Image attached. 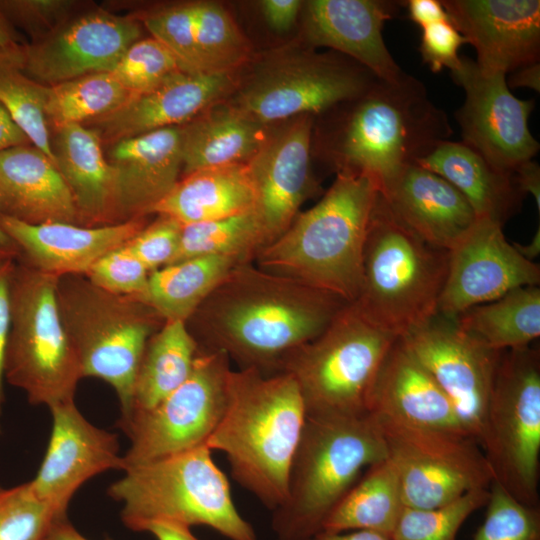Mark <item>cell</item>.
<instances>
[{
	"label": "cell",
	"instance_id": "c3c4849f",
	"mask_svg": "<svg viewBox=\"0 0 540 540\" xmlns=\"http://www.w3.org/2000/svg\"><path fill=\"white\" fill-rule=\"evenodd\" d=\"M464 44L467 40L450 21H444L422 28L419 51L432 72L438 73L444 68L452 71L460 64L458 51Z\"/></svg>",
	"mask_w": 540,
	"mask_h": 540
},
{
	"label": "cell",
	"instance_id": "4316f807",
	"mask_svg": "<svg viewBox=\"0 0 540 540\" xmlns=\"http://www.w3.org/2000/svg\"><path fill=\"white\" fill-rule=\"evenodd\" d=\"M367 413L411 427L468 435L447 395L400 338L381 365Z\"/></svg>",
	"mask_w": 540,
	"mask_h": 540
},
{
	"label": "cell",
	"instance_id": "603a6c76",
	"mask_svg": "<svg viewBox=\"0 0 540 540\" xmlns=\"http://www.w3.org/2000/svg\"><path fill=\"white\" fill-rule=\"evenodd\" d=\"M390 0H311L304 6L303 34L310 48L327 47L394 80L404 71L383 39V28L403 6Z\"/></svg>",
	"mask_w": 540,
	"mask_h": 540
},
{
	"label": "cell",
	"instance_id": "7bdbcfd3",
	"mask_svg": "<svg viewBox=\"0 0 540 540\" xmlns=\"http://www.w3.org/2000/svg\"><path fill=\"white\" fill-rule=\"evenodd\" d=\"M183 71L172 52L154 37L134 42L110 73L131 96L144 93Z\"/></svg>",
	"mask_w": 540,
	"mask_h": 540
},
{
	"label": "cell",
	"instance_id": "f546056e",
	"mask_svg": "<svg viewBox=\"0 0 540 540\" xmlns=\"http://www.w3.org/2000/svg\"><path fill=\"white\" fill-rule=\"evenodd\" d=\"M416 164L452 184L469 202L477 218H487L502 226L519 212L525 197L513 175L496 170L463 142L443 141Z\"/></svg>",
	"mask_w": 540,
	"mask_h": 540
},
{
	"label": "cell",
	"instance_id": "52a82bcc",
	"mask_svg": "<svg viewBox=\"0 0 540 540\" xmlns=\"http://www.w3.org/2000/svg\"><path fill=\"white\" fill-rule=\"evenodd\" d=\"M448 256L405 227L379 192L365 241L362 286L353 303L400 338L438 313Z\"/></svg>",
	"mask_w": 540,
	"mask_h": 540
},
{
	"label": "cell",
	"instance_id": "ba28073f",
	"mask_svg": "<svg viewBox=\"0 0 540 540\" xmlns=\"http://www.w3.org/2000/svg\"><path fill=\"white\" fill-rule=\"evenodd\" d=\"M56 296L82 377L109 384L120 403V418H125L146 344L165 321L134 296L107 292L84 275L59 277Z\"/></svg>",
	"mask_w": 540,
	"mask_h": 540
},
{
	"label": "cell",
	"instance_id": "8fae6325",
	"mask_svg": "<svg viewBox=\"0 0 540 540\" xmlns=\"http://www.w3.org/2000/svg\"><path fill=\"white\" fill-rule=\"evenodd\" d=\"M480 447L494 481L521 503L539 506V349L501 352Z\"/></svg>",
	"mask_w": 540,
	"mask_h": 540
},
{
	"label": "cell",
	"instance_id": "f1b7e54d",
	"mask_svg": "<svg viewBox=\"0 0 540 540\" xmlns=\"http://www.w3.org/2000/svg\"><path fill=\"white\" fill-rule=\"evenodd\" d=\"M51 150L74 200L78 225L121 223L114 174L98 134L80 124L53 129Z\"/></svg>",
	"mask_w": 540,
	"mask_h": 540
},
{
	"label": "cell",
	"instance_id": "d590c367",
	"mask_svg": "<svg viewBox=\"0 0 540 540\" xmlns=\"http://www.w3.org/2000/svg\"><path fill=\"white\" fill-rule=\"evenodd\" d=\"M458 326L495 351L530 346L540 336V289L516 288L455 317Z\"/></svg>",
	"mask_w": 540,
	"mask_h": 540
},
{
	"label": "cell",
	"instance_id": "6f0895ef",
	"mask_svg": "<svg viewBox=\"0 0 540 540\" xmlns=\"http://www.w3.org/2000/svg\"><path fill=\"white\" fill-rule=\"evenodd\" d=\"M310 540H390L388 537L371 531L325 532L320 531Z\"/></svg>",
	"mask_w": 540,
	"mask_h": 540
},
{
	"label": "cell",
	"instance_id": "ab89813d",
	"mask_svg": "<svg viewBox=\"0 0 540 540\" xmlns=\"http://www.w3.org/2000/svg\"><path fill=\"white\" fill-rule=\"evenodd\" d=\"M21 44L0 49V104L31 143L54 162L51 130L45 115L48 86L23 72Z\"/></svg>",
	"mask_w": 540,
	"mask_h": 540
},
{
	"label": "cell",
	"instance_id": "816d5d0a",
	"mask_svg": "<svg viewBox=\"0 0 540 540\" xmlns=\"http://www.w3.org/2000/svg\"><path fill=\"white\" fill-rule=\"evenodd\" d=\"M406 3L409 18L421 29L435 23L449 21L446 10L438 0H409Z\"/></svg>",
	"mask_w": 540,
	"mask_h": 540
},
{
	"label": "cell",
	"instance_id": "4fadbf2b",
	"mask_svg": "<svg viewBox=\"0 0 540 540\" xmlns=\"http://www.w3.org/2000/svg\"><path fill=\"white\" fill-rule=\"evenodd\" d=\"M231 369L224 353L199 348L183 384L153 408L118 420L130 442L122 471L206 445L226 407Z\"/></svg>",
	"mask_w": 540,
	"mask_h": 540
},
{
	"label": "cell",
	"instance_id": "9a60e30c",
	"mask_svg": "<svg viewBox=\"0 0 540 540\" xmlns=\"http://www.w3.org/2000/svg\"><path fill=\"white\" fill-rule=\"evenodd\" d=\"M451 77L465 92L455 113L461 142L502 173L512 175L518 166L532 160L540 148L528 126L535 101L517 98L504 73L484 72L466 56L460 57Z\"/></svg>",
	"mask_w": 540,
	"mask_h": 540
},
{
	"label": "cell",
	"instance_id": "e575fe53",
	"mask_svg": "<svg viewBox=\"0 0 540 540\" xmlns=\"http://www.w3.org/2000/svg\"><path fill=\"white\" fill-rule=\"evenodd\" d=\"M199 346L184 321H165L148 340L133 389L131 415L147 411L190 376Z\"/></svg>",
	"mask_w": 540,
	"mask_h": 540
},
{
	"label": "cell",
	"instance_id": "30bf717a",
	"mask_svg": "<svg viewBox=\"0 0 540 540\" xmlns=\"http://www.w3.org/2000/svg\"><path fill=\"white\" fill-rule=\"evenodd\" d=\"M398 339L347 303L313 340L287 354L275 372L295 380L306 415H362L389 350Z\"/></svg>",
	"mask_w": 540,
	"mask_h": 540
},
{
	"label": "cell",
	"instance_id": "60d3db41",
	"mask_svg": "<svg viewBox=\"0 0 540 540\" xmlns=\"http://www.w3.org/2000/svg\"><path fill=\"white\" fill-rule=\"evenodd\" d=\"M488 498L489 488H477L439 507H405L391 540H457L461 526Z\"/></svg>",
	"mask_w": 540,
	"mask_h": 540
},
{
	"label": "cell",
	"instance_id": "4dcf8cb0",
	"mask_svg": "<svg viewBox=\"0 0 540 540\" xmlns=\"http://www.w3.org/2000/svg\"><path fill=\"white\" fill-rule=\"evenodd\" d=\"M256 192L246 163L212 167L180 177L150 212L181 225L217 220L255 210Z\"/></svg>",
	"mask_w": 540,
	"mask_h": 540
},
{
	"label": "cell",
	"instance_id": "7402d4cb",
	"mask_svg": "<svg viewBox=\"0 0 540 540\" xmlns=\"http://www.w3.org/2000/svg\"><path fill=\"white\" fill-rule=\"evenodd\" d=\"M236 82L234 73L179 71L84 126L94 130L106 147L155 130L181 126L225 100Z\"/></svg>",
	"mask_w": 540,
	"mask_h": 540
},
{
	"label": "cell",
	"instance_id": "b9f144b4",
	"mask_svg": "<svg viewBox=\"0 0 540 540\" xmlns=\"http://www.w3.org/2000/svg\"><path fill=\"white\" fill-rule=\"evenodd\" d=\"M33 490L30 481L0 485V540H47L54 527L67 520Z\"/></svg>",
	"mask_w": 540,
	"mask_h": 540
},
{
	"label": "cell",
	"instance_id": "44dd1931",
	"mask_svg": "<svg viewBox=\"0 0 540 540\" xmlns=\"http://www.w3.org/2000/svg\"><path fill=\"white\" fill-rule=\"evenodd\" d=\"M450 23L475 48L484 72L539 62V0H442Z\"/></svg>",
	"mask_w": 540,
	"mask_h": 540
},
{
	"label": "cell",
	"instance_id": "83f0119b",
	"mask_svg": "<svg viewBox=\"0 0 540 540\" xmlns=\"http://www.w3.org/2000/svg\"><path fill=\"white\" fill-rule=\"evenodd\" d=\"M0 215L32 225H78L67 184L52 159L33 144L0 152Z\"/></svg>",
	"mask_w": 540,
	"mask_h": 540
},
{
	"label": "cell",
	"instance_id": "8992f818",
	"mask_svg": "<svg viewBox=\"0 0 540 540\" xmlns=\"http://www.w3.org/2000/svg\"><path fill=\"white\" fill-rule=\"evenodd\" d=\"M211 452L204 445L124 470L107 493L122 505L125 526L142 532L150 522L170 521L206 526L228 540H258Z\"/></svg>",
	"mask_w": 540,
	"mask_h": 540
},
{
	"label": "cell",
	"instance_id": "7a4b0ae2",
	"mask_svg": "<svg viewBox=\"0 0 540 540\" xmlns=\"http://www.w3.org/2000/svg\"><path fill=\"white\" fill-rule=\"evenodd\" d=\"M336 106L341 114L325 136V156L336 173L367 176L378 190L453 134L424 83L405 72L394 80L377 78Z\"/></svg>",
	"mask_w": 540,
	"mask_h": 540
},
{
	"label": "cell",
	"instance_id": "bcb514c9",
	"mask_svg": "<svg viewBox=\"0 0 540 540\" xmlns=\"http://www.w3.org/2000/svg\"><path fill=\"white\" fill-rule=\"evenodd\" d=\"M79 6L75 0H0V10L15 28L30 36L31 42L51 34Z\"/></svg>",
	"mask_w": 540,
	"mask_h": 540
},
{
	"label": "cell",
	"instance_id": "7dc6e473",
	"mask_svg": "<svg viewBox=\"0 0 540 540\" xmlns=\"http://www.w3.org/2000/svg\"><path fill=\"white\" fill-rule=\"evenodd\" d=\"M182 225L176 220L157 215L134 237L126 247L144 264L149 272L160 269L175 259L181 237Z\"/></svg>",
	"mask_w": 540,
	"mask_h": 540
},
{
	"label": "cell",
	"instance_id": "f6af8a7d",
	"mask_svg": "<svg viewBox=\"0 0 540 540\" xmlns=\"http://www.w3.org/2000/svg\"><path fill=\"white\" fill-rule=\"evenodd\" d=\"M149 274L124 244L99 258L84 276L107 292L137 297L145 291Z\"/></svg>",
	"mask_w": 540,
	"mask_h": 540
},
{
	"label": "cell",
	"instance_id": "277c9868",
	"mask_svg": "<svg viewBox=\"0 0 540 540\" xmlns=\"http://www.w3.org/2000/svg\"><path fill=\"white\" fill-rule=\"evenodd\" d=\"M378 193L367 176L336 173L320 201L298 213L286 231L256 255L254 264L335 294L347 303L355 302Z\"/></svg>",
	"mask_w": 540,
	"mask_h": 540
},
{
	"label": "cell",
	"instance_id": "836d02e7",
	"mask_svg": "<svg viewBox=\"0 0 540 540\" xmlns=\"http://www.w3.org/2000/svg\"><path fill=\"white\" fill-rule=\"evenodd\" d=\"M227 256H199L150 272L145 291L135 297L164 321H184L238 264Z\"/></svg>",
	"mask_w": 540,
	"mask_h": 540
},
{
	"label": "cell",
	"instance_id": "2e32d148",
	"mask_svg": "<svg viewBox=\"0 0 540 540\" xmlns=\"http://www.w3.org/2000/svg\"><path fill=\"white\" fill-rule=\"evenodd\" d=\"M400 339L447 395L463 428L480 446L501 352L463 331L455 318L439 313Z\"/></svg>",
	"mask_w": 540,
	"mask_h": 540
},
{
	"label": "cell",
	"instance_id": "9c48e42d",
	"mask_svg": "<svg viewBox=\"0 0 540 540\" xmlns=\"http://www.w3.org/2000/svg\"><path fill=\"white\" fill-rule=\"evenodd\" d=\"M59 277L16 260L9 285L5 380L32 405L74 401L83 378L56 296Z\"/></svg>",
	"mask_w": 540,
	"mask_h": 540
},
{
	"label": "cell",
	"instance_id": "6da1fadb",
	"mask_svg": "<svg viewBox=\"0 0 540 540\" xmlns=\"http://www.w3.org/2000/svg\"><path fill=\"white\" fill-rule=\"evenodd\" d=\"M346 304L250 261L236 265L186 324L201 350L222 352L239 369L272 373L287 354L319 336Z\"/></svg>",
	"mask_w": 540,
	"mask_h": 540
},
{
	"label": "cell",
	"instance_id": "6125c7cd",
	"mask_svg": "<svg viewBox=\"0 0 540 540\" xmlns=\"http://www.w3.org/2000/svg\"><path fill=\"white\" fill-rule=\"evenodd\" d=\"M516 250L527 260L533 261L540 253V229L538 228L532 241L527 245L515 243Z\"/></svg>",
	"mask_w": 540,
	"mask_h": 540
},
{
	"label": "cell",
	"instance_id": "ffe728a7",
	"mask_svg": "<svg viewBox=\"0 0 540 540\" xmlns=\"http://www.w3.org/2000/svg\"><path fill=\"white\" fill-rule=\"evenodd\" d=\"M47 450L35 477V493L67 515L70 501L89 479L108 470L123 469L117 434L88 421L75 401L52 406Z\"/></svg>",
	"mask_w": 540,
	"mask_h": 540
},
{
	"label": "cell",
	"instance_id": "94428289",
	"mask_svg": "<svg viewBox=\"0 0 540 540\" xmlns=\"http://www.w3.org/2000/svg\"><path fill=\"white\" fill-rule=\"evenodd\" d=\"M19 250L13 240L0 227V262L17 260Z\"/></svg>",
	"mask_w": 540,
	"mask_h": 540
},
{
	"label": "cell",
	"instance_id": "7c38bea8",
	"mask_svg": "<svg viewBox=\"0 0 540 540\" xmlns=\"http://www.w3.org/2000/svg\"><path fill=\"white\" fill-rule=\"evenodd\" d=\"M378 77L339 53L285 51L261 62L225 101L272 126L301 115H321L352 99Z\"/></svg>",
	"mask_w": 540,
	"mask_h": 540
},
{
	"label": "cell",
	"instance_id": "ac0fdd59",
	"mask_svg": "<svg viewBox=\"0 0 540 540\" xmlns=\"http://www.w3.org/2000/svg\"><path fill=\"white\" fill-rule=\"evenodd\" d=\"M502 227L490 219L477 218L448 251L439 314L455 318L516 288L540 284L539 264L524 258L506 240Z\"/></svg>",
	"mask_w": 540,
	"mask_h": 540
},
{
	"label": "cell",
	"instance_id": "d4e9b609",
	"mask_svg": "<svg viewBox=\"0 0 540 540\" xmlns=\"http://www.w3.org/2000/svg\"><path fill=\"white\" fill-rule=\"evenodd\" d=\"M379 192L405 227L441 250L450 251L477 220L452 184L416 163L400 170Z\"/></svg>",
	"mask_w": 540,
	"mask_h": 540
},
{
	"label": "cell",
	"instance_id": "91938a15",
	"mask_svg": "<svg viewBox=\"0 0 540 540\" xmlns=\"http://www.w3.org/2000/svg\"><path fill=\"white\" fill-rule=\"evenodd\" d=\"M47 540H89L84 537L73 525L67 520L57 524L51 531ZM108 540V539H106Z\"/></svg>",
	"mask_w": 540,
	"mask_h": 540
},
{
	"label": "cell",
	"instance_id": "f907efd6",
	"mask_svg": "<svg viewBox=\"0 0 540 540\" xmlns=\"http://www.w3.org/2000/svg\"><path fill=\"white\" fill-rule=\"evenodd\" d=\"M303 4L300 0H263L260 7L269 28L285 33L294 26Z\"/></svg>",
	"mask_w": 540,
	"mask_h": 540
},
{
	"label": "cell",
	"instance_id": "d6a6232c",
	"mask_svg": "<svg viewBox=\"0 0 540 540\" xmlns=\"http://www.w3.org/2000/svg\"><path fill=\"white\" fill-rule=\"evenodd\" d=\"M404 508L399 475L387 457L362 473L329 513L321 531H371L391 540Z\"/></svg>",
	"mask_w": 540,
	"mask_h": 540
},
{
	"label": "cell",
	"instance_id": "8d00e7d4",
	"mask_svg": "<svg viewBox=\"0 0 540 540\" xmlns=\"http://www.w3.org/2000/svg\"><path fill=\"white\" fill-rule=\"evenodd\" d=\"M192 39L197 73H234L249 60L250 44L220 4L192 1Z\"/></svg>",
	"mask_w": 540,
	"mask_h": 540
},
{
	"label": "cell",
	"instance_id": "3957f363",
	"mask_svg": "<svg viewBox=\"0 0 540 540\" xmlns=\"http://www.w3.org/2000/svg\"><path fill=\"white\" fill-rule=\"evenodd\" d=\"M305 421V406L292 376L231 369L226 407L206 445L223 452L234 480L273 512L286 497Z\"/></svg>",
	"mask_w": 540,
	"mask_h": 540
},
{
	"label": "cell",
	"instance_id": "11a10c76",
	"mask_svg": "<svg viewBox=\"0 0 540 540\" xmlns=\"http://www.w3.org/2000/svg\"><path fill=\"white\" fill-rule=\"evenodd\" d=\"M142 532L152 534L156 540H199L190 527L170 521L150 522Z\"/></svg>",
	"mask_w": 540,
	"mask_h": 540
},
{
	"label": "cell",
	"instance_id": "db71d44e",
	"mask_svg": "<svg viewBox=\"0 0 540 540\" xmlns=\"http://www.w3.org/2000/svg\"><path fill=\"white\" fill-rule=\"evenodd\" d=\"M28 144L32 143L27 135L0 104V152L11 147Z\"/></svg>",
	"mask_w": 540,
	"mask_h": 540
},
{
	"label": "cell",
	"instance_id": "ee69618b",
	"mask_svg": "<svg viewBox=\"0 0 540 540\" xmlns=\"http://www.w3.org/2000/svg\"><path fill=\"white\" fill-rule=\"evenodd\" d=\"M482 524L472 540H540V508L528 506L498 482L489 487Z\"/></svg>",
	"mask_w": 540,
	"mask_h": 540
},
{
	"label": "cell",
	"instance_id": "74e56055",
	"mask_svg": "<svg viewBox=\"0 0 540 540\" xmlns=\"http://www.w3.org/2000/svg\"><path fill=\"white\" fill-rule=\"evenodd\" d=\"M265 246V230L253 210L217 220L182 225L179 249L171 264L213 255L250 262Z\"/></svg>",
	"mask_w": 540,
	"mask_h": 540
},
{
	"label": "cell",
	"instance_id": "5b68a950",
	"mask_svg": "<svg viewBox=\"0 0 540 540\" xmlns=\"http://www.w3.org/2000/svg\"><path fill=\"white\" fill-rule=\"evenodd\" d=\"M388 457L374 416L306 415L286 497L272 512L277 540H310L362 473Z\"/></svg>",
	"mask_w": 540,
	"mask_h": 540
},
{
	"label": "cell",
	"instance_id": "681fc988",
	"mask_svg": "<svg viewBox=\"0 0 540 540\" xmlns=\"http://www.w3.org/2000/svg\"><path fill=\"white\" fill-rule=\"evenodd\" d=\"M15 262L16 260L0 262V422L5 401V355L10 324L9 285Z\"/></svg>",
	"mask_w": 540,
	"mask_h": 540
},
{
	"label": "cell",
	"instance_id": "d6986e66",
	"mask_svg": "<svg viewBox=\"0 0 540 540\" xmlns=\"http://www.w3.org/2000/svg\"><path fill=\"white\" fill-rule=\"evenodd\" d=\"M281 123L270 127L246 163L267 245L286 231L315 190L311 172L314 116L301 115Z\"/></svg>",
	"mask_w": 540,
	"mask_h": 540
},
{
	"label": "cell",
	"instance_id": "9f6ffc18",
	"mask_svg": "<svg viewBox=\"0 0 540 540\" xmlns=\"http://www.w3.org/2000/svg\"><path fill=\"white\" fill-rule=\"evenodd\" d=\"M508 87L510 88H530L537 92L540 91V64L532 63L525 65L513 72L511 76L506 80Z\"/></svg>",
	"mask_w": 540,
	"mask_h": 540
},
{
	"label": "cell",
	"instance_id": "680465c9",
	"mask_svg": "<svg viewBox=\"0 0 540 540\" xmlns=\"http://www.w3.org/2000/svg\"><path fill=\"white\" fill-rule=\"evenodd\" d=\"M20 41L18 31L0 10V49L19 44Z\"/></svg>",
	"mask_w": 540,
	"mask_h": 540
},
{
	"label": "cell",
	"instance_id": "484cf974",
	"mask_svg": "<svg viewBox=\"0 0 540 540\" xmlns=\"http://www.w3.org/2000/svg\"><path fill=\"white\" fill-rule=\"evenodd\" d=\"M107 148L121 221L149 216L181 177V126L123 139Z\"/></svg>",
	"mask_w": 540,
	"mask_h": 540
},
{
	"label": "cell",
	"instance_id": "cb8c5ba5",
	"mask_svg": "<svg viewBox=\"0 0 540 540\" xmlns=\"http://www.w3.org/2000/svg\"><path fill=\"white\" fill-rule=\"evenodd\" d=\"M148 223L142 216L100 227L61 222L32 225L0 215V227L19 250L17 260L56 277L85 275L99 258L124 245Z\"/></svg>",
	"mask_w": 540,
	"mask_h": 540
},
{
	"label": "cell",
	"instance_id": "1f68e13d",
	"mask_svg": "<svg viewBox=\"0 0 540 540\" xmlns=\"http://www.w3.org/2000/svg\"><path fill=\"white\" fill-rule=\"evenodd\" d=\"M271 126L260 124L228 104L218 102L181 125L182 172L247 163Z\"/></svg>",
	"mask_w": 540,
	"mask_h": 540
},
{
	"label": "cell",
	"instance_id": "e0dca14e",
	"mask_svg": "<svg viewBox=\"0 0 540 540\" xmlns=\"http://www.w3.org/2000/svg\"><path fill=\"white\" fill-rule=\"evenodd\" d=\"M142 33L143 26L133 15L101 7L78 10L48 36L21 44L22 70L47 86L110 72Z\"/></svg>",
	"mask_w": 540,
	"mask_h": 540
},
{
	"label": "cell",
	"instance_id": "f5cc1de1",
	"mask_svg": "<svg viewBox=\"0 0 540 540\" xmlns=\"http://www.w3.org/2000/svg\"><path fill=\"white\" fill-rule=\"evenodd\" d=\"M516 186L523 195L531 194L540 212V167L533 159L524 162L513 172Z\"/></svg>",
	"mask_w": 540,
	"mask_h": 540
},
{
	"label": "cell",
	"instance_id": "f35d334b",
	"mask_svg": "<svg viewBox=\"0 0 540 540\" xmlns=\"http://www.w3.org/2000/svg\"><path fill=\"white\" fill-rule=\"evenodd\" d=\"M130 97L110 72L88 74L48 86L45 115L50 130L84 125L114 111Z\"/></svg>",
	"mask_w": 540,
	"mask_h": 540
},
{
	"label": "cell",
	"instance_id": "5bb4252c",
	"mask_svg": "<svg viewBox=\"0 0 540 540\" xmlns=\"http://www.w3.org/2000/svg\"><path fill=\"white\" fill-rule=\"evenodd\" d=\"M375 418L398 472L405 507H439L493 482L492 469L470 436Z\"/></svg>",
	"mask_w": 540,
	"mask_h": 540
}]
</instances>
